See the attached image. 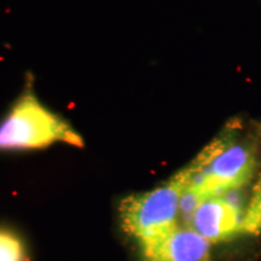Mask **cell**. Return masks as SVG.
Listing matches in <instances>:
<instances>
[{
  "mask_svg": "<svg viewBox=\"0 0 261 261\" xmlns=\"http://www.w3.org/2000/svg\"><path fill=\"white\" fill-rule=\"evenodd\" d=\"M237 135L230 126L185 168L187 189L207 198L246 187L255 179L260 171L257 140Z\"/></svg>",
  "mask_w": 261,
  "mask_h": 261,
  "instance_id": "cell-1",
  "label": "cell"
},
{
  "mask_svg": "<svg viewBox=\"0 0 261 261\" xmlns=\"http://www.w3.org/2000/svg\"><path fill=\"white\" fill-rule=\"evenodd\" d=\"M187 187L184 168L154 190L127 196L119 205L122 230L139 244L171 232L180 225L179 205Z\"/></svg>",
  "mask_w": 261,
  "mask_h": 261,
  "instance_id": "cell-2",
  "label": "cell"
},
{
  "mask_svg": "<svg viewBox=\"0 0 261 261\" xmlns=\"http://www.w3.org/2000/svg\"><path fill=\"white\" fill-rule=\"evenodd\" d=\"M57 142L84 145L83 138L32 92L22 94L0 121V151L41 149Z\"/></svg>",
  "mask_w": 261,
  "mask_h": 261,
  "instance_id": "cell-3",
  "label": "cell"
},
{
  "mask_svg": "<svg viewBox=\"0 0 261 261\" xmlns=\"http://www.w3.org/2000/svg\"><path fill=\"white\" fill-rule=\"evenodd\" d=\"M189 227L194 228L212 244L249 233L243 211L223 195L204 198L192 215Z\"/></svg>",
  "mask_w": 261,
  "mask_h": 261,
  "instance_id": "cell-4",
  "label": "cell"
},
{
  "mask_svg": "<svg viewBox=\"0 0 261 261\" xmlns=\"http://www.w3.org/2000/svg\"><path fill=\"white\" fill-rule=\"evenodd\" d=\"M139 248L140 261H210L212 243L194 228L179 225Z\"/></svg>",
  "mask_w": 261,
  "mask_h": 261,
  "instance_id": "cell-5",
  "label": "cell"
},
{
  "mask_svg": "<svg viewBox=\"0 0 261 261\" xmlns=\"http://www.w3.org/2000/svg\"><path fill=\"white\" fill-rule=\"evenodd\" d=\"M0 261H27L25 249L18 236L0 228Z\"/></svg>",
  "mask_w": 261,
  "mask_h": 261,
  "instance_id": "cell-6",
  "label": "cell"
}]
</instances>
